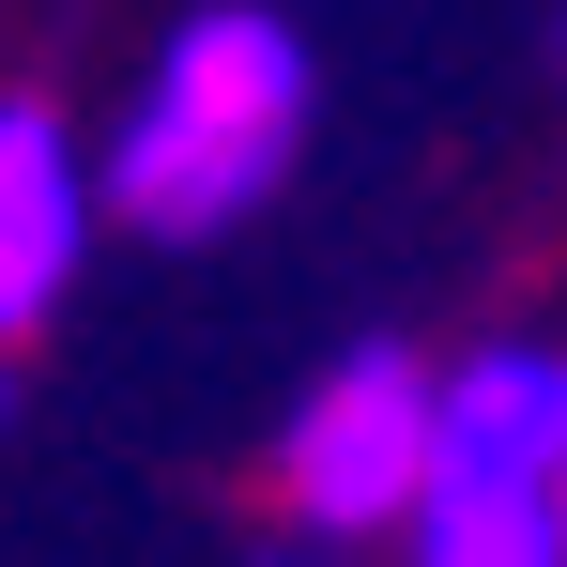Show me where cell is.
Returning a JSON list of instances; mask_svg holds the SVG:
<instances>
[{"label":"cell","instance_id":"obj_4","mask_svg":"<svg viewBox=\"0 0 567 567\" xmlns=\"http://www.w3.org/2000/svg\"><path fill=\"white\" fill-rule=\"evenodd\" d=\"M78 230H93V185H78L62 123H47V107H0V338L62 307Z\"/></svg>","mask_w":567,"mask_h":567},{"label":"cell","instance_id":"obj_2","mask_svg":"<svg viewBox=\"0 0 567 567\" xmlns=\"http://www.w3.org/2000/svg\"><path fill=\"white\" fill-rule=\"evenodd\" d=\"M277 491H291V522H322V537L414 522V491H430V369H414V353H353V369L291 414Z\"/></svg>","mask_w":567,"mask_h":567},{"label":"cell","instance_id":"obj_3","mask_svg":"<svg viewBox=\"0 0 567 567\" xmlns=\"http://www.w3.org/2000/svg\"><path fill=\"white\" fill-rule=\"evenodd\" d=\"M567 475V353H461L430 383V491H553Z\"/></svg>","mask_w":567,"mask_h":567},{"label":"cell","instance_id":"obj_6","mask_svg":"<svg viewBox=\"0 0 567 567\" xmlns=\"http://www.w3.org/2000/svg\"><path fill=\"white\" fill-rule=\"evenodd\" d=\"M553 522H567V475H553Z\"/></svg>","mask_w":567,"mask_h":567},{"label":"cell","instance_id":"obj_5","mask_svg":"<svg viewBox=\"0 0 567 567\" xmlns=\"http://www.w3.org/2000/svg\"><path fill=\"white\" fill-rule=\"evenodd\" d=\"M414 567H567L553 491H414Z\"/></svg>","mask_w":567,"mask_h":567},{"label":"cell","instance_id":"obj_1","mask_svg":"<svg viewBox=\"0 0 567 567\" xmlns=\"http://www.w3.org/2000/svg\"><path fill=\"white\" fill-rule=\"evenodd\" d=\"M291 138H307V47L261 0H215V16L169 31L154 93L107 138V215L154 230V246H199V230H230L291 169Z\"/></svg>","mask_w":567,"mask_h":567},{"label":"cell","instance_id":"obj_7","mask_svg":"<svg viewBox=\"0 0 567 567\" xmlns=\"http://www.w3.org/2000/svg\"><path fill=\"white\" fill-rule=\"evenodd\" d=\"M0 399H16V369H0Z\"/></svg>","mask_w":567,"mask_h":567}]
</instances>
